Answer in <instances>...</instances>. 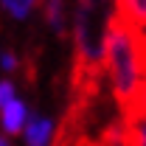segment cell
<instances>
[{
  "instance_id": "obj_1",
  "label": "cell",
  "mask_w": 146,
  "mask_h": 146,
  "mask_svg": "<svg viewBox=\"0 0 146 146\" xmlns=\"http://www.w3.org/2000/svg\"><path fill=\"white\" fill-rule=\"evenodd\" d=\"M104 70L110 73L121 121H143V34L127 28L118 14L104 34Z\"/></svg>"
},
{
  "instance_id": "obj_2",
  "label": "cell",
  "mask_w": 146,
  "mask_h": 146,
  "mask_svg": "<svg viewBox=\"0 0 146 146\" xmlns=\"http://www.w3.org/2000/svg\"><path fill=\"white\" fill-rule=\"evenodd\" d=\"M115 14L121 17V23L143 34V23H146V3L143 0H115Z\"/></svg>"
},
{
  "instance_id": "obj_3",
  "label": "cell",
  "mask_w": 146,
  "mask_h": 146,
  "mask_svg": "<svg viewBox=\"0 0 146 146\" xmlns=\"http://www.w3.org/2000/svg\"><path fill=\"white\" fill-rule=\"evenodd\" d=\"M0 115H3V129H6L9 135L23 132V124H25V118H28V115H25V104L20 101L17 96L0 107Z\"/></svg>"
},
{
  "instance_id": "obj_4",
  "label": "cell",
  "mask_w": 146,
  "mask_h": 146,
  "mask_svg": "<svg viewBox=\"0 0 146 146\" xmlns=\"http://www.w3.org/2000/svg\"><path fill=\"white\" fill-rule=\"evenodd\" d=\"M51 132H54V124L48 118H31L25 127V141H28V146H48Z\"/></svg>"
},
{
  "instance_id": "obj_5",
  "label": "cell",
  "mask_w": 146,
  "mask_h": 146,
  "mask_svg": "<svg viewBox=\"0 0 146 146\" xmlns=\"http://www.w3.org/2000/svg\"><path fill=\"white\" fill-rule=\"evenodd\" d=\"M45 17L56 31H65V0H45Z\"/></svg>"
},
{
  "instance_id": "obj_6",
  "label": "cell",
  "mask_w": 146,
  "mask_h": 146,
  "mask_svg": "<svg viewBox=\"0 0 146 146\" xmlns=\"http://www.w3.org/2000/svg\"><path fill=\"white\" fill-rule=\"evenodd\" d=\"M3 6H6V11L11 17L23 20V17H28V11L36 6V0H3Z\"/></svg>"
},
{
  "instance_id": "obj_7",
  "label": "cell",
  "mask_w": 146,
  "mask_h": 146,
  "mask_svg": "<svg viewBox=\"0 0 146 146\" xmlns=\"http://www.w3.org/2000/svg\"><path fill=\"white\" fill-rule=\"evenodd\" d=\"M79 135H82V132H70V129H62V127H59V135L54 138V143H51V146H73V141H76Z\"/></svg>"
},
{
  "instance_id": "obj_8",
  "label": "cell",
  "mask_w": 146,
  "mask_h": 146,
  "mask_svg": "<svg viewBox=\"0 0 146 146\" xmlns=\"http://www.w3.org/2000/svg\"><path fill=\"white\" fill-rule=\"evenodd\" d=\"M11 98H14V84L11 82H0V107L6 101H11Z\"/></svg>"
},
{
  "instance_id": "obj_9",
  "label": "cell",
  "mask_w": 146,
  "mask_h": 146,
  "mask_svg": "<svg viewBox=\"0 0 146 146\" xmlns=\"http://www.w3.org/2000/svg\"><path fill=\"white\" fill-rule=\"evenodd\" d=\"M0 62H3V68H6V70H14V68H17V59H14L11 54H3Z\"/></svg>"
},
{
  "instance_id": "obj_10",
  "label": "cell",
  "mask_w": 146,
  "mask_h": 146,
  "mask_svg": "<svg viewBox=\"0 0 146 146\" xmlns=\"http://www.w3.org/2000/svg\"><path fill=\"white\" fill-rule=\"evenodd\" d=\"M0 146H9V141H6V138H0Z\"/></svg>"
}]
</instances>
